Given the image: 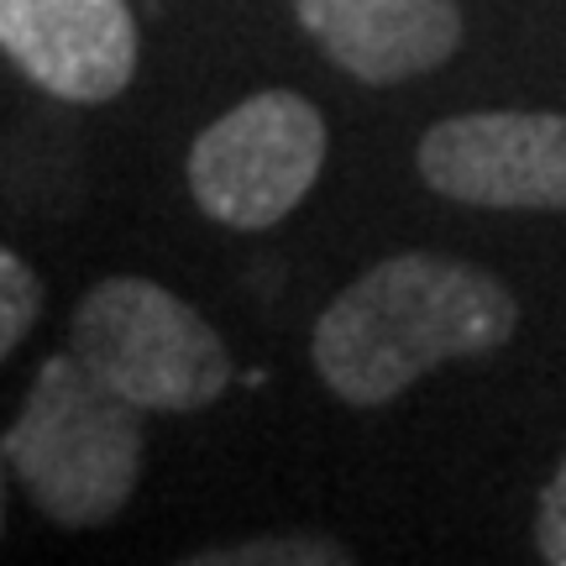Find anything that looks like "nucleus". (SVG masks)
<instances>
[{
	"mask_svg": "<svg viewBox=\"0 0 566 566\" xmlns=\"http://www.w3.org/2000/svg\"><path fill=\"white\" fill-rule=\"evenodd\" d=\"M69 352L142 409L189 415L221 399L231 357L221 336L163 283H95L69 325Z\"/></svg>",
	"mask_w": 566,
	"mask_h": 566,
	"instance_id": "nucleus-3",
	"label": "nucleus"
},
{
	"mask_svg": "<svg viewBox=\"0 0 566 566\" xmlns=\"http://www.w3.org/2000/svg\"><path fill=\"white\" fill-rule=\"evenodd\" d=\"M0 446L32 504L53 525H105L122 514L137 488L142 405L116 394L74 352H59L42 363L38 384Z\"/></svg>",
	"mask_w": 566,
	"mask_h": 566,
	"instance_id": "nucleus-2",
	"label": "nucleus"
},
{
	"mask_svg": "<svg viewBox=\"0 0 566 566\" xmlns=\"http://www.w3.org/2000/svg\"><path fill=\"white\" fill-rule=\"evenodd\" d=\"M0 462H6V446H0ZM0 530H6V488H0Z\"/></svg>",
	"mask_w": 566,
	"mask_h": 566,
	"instance_id": "nucleus-11",
	"label": "nucleus"
},
{
	"mask_svg": "<svg viewBox=\"0 0 566 566\" xmlns=\"http://www.w3.org/2000/svg\"><path fill=\"white\" fill-rule=\"evenodd\" d=\"M535 541H541V556L556 566H566V462L562 472L551 478L546 499H541V520H535Z\"/></svg>",
	"mask_w": 566,
	"mask_h": 566,
	"instance_id": "nucleus-10",
	"label": "nucleus"
},
{
	"mask_svg": "<svg viewBox=\"0 0 566 566\" xmlns=\"http://www.w3.org/2000/svg\"><path fill=\"white\" fill-rule=\"evenodd\" d=\"M38 310H42L38 273L21 263L17 252H6V247H0V363H6V357L21 346V336L32 331Z\"/></svg>",
	"mask_w": 566,
	"mask_h": 566,
	"instance_id": "nucleus-8",
	"label": "nucleus"
},
{
	"mask_svg": "<svg viewBox=\"0 0 566 566\" xmlns=\"http://www.w3.org/2000/svg\"><path fill=\"white\" fill-rule=\"evenodd\" d=\"M0 53L59 101H111L137 69L126 0H0Z\"/></svg>",
	"mask_w": 566,
	"mask_h": 566,
	"instance_id": "nucleus-6",
	"label": "nucleus"
},
{
	"mask_svg": "<svg viewBox=\"0 0 566 566\" xmlns=\"http://www.w3.org/2000/svg\"><path fill=\"white\" fill-rule=\"evenodd\" d=\"M325 59L363 84H405L441 69L462 42L457 0H294Z\"/></svg>",
	"mask_w": 566,
	"mask_h": 566,
	"instance_id": "nucleus-7",
	"label": "nucleus"
},
{
	"mask_svg": "<svg viewBox=\"0 0 566 566\" xmlns=\"http://www.w3.org/2000/svg\"><path fill=\"white\" fill-rule=\"evenodd\" d=\"M514 325V294L493 273L436 252H399L325 304L310 352L336 399L378 409L430 367L504 346Z\"/></svg>",
	"mask_w": 566,
	"mask_h": 566,
	"instance_id": "nucleus-1",
	"label": "nucleus"
},
{
	"mask_svg": "<svg viewBox=\"0 0 566 566\" xmlns=\"http://www.w3.org/2000/svg\"><path fill=\"white\" fill-rule=\"evenodd\" d=\"M420 174L436 195L483 210H566V116L472 111L436 122Z\"/></svg>",
	"mask_w": 566,
	"mask_h": 566,
	"instance_id": "nucleus-5",
	"label": "nucleus"
},
{
	"mask_svg": "<svg viewBox=\"0 0 566 566\" xmlns=\"http://www.w3.org/2000/svg\"><path fill=\"white\" fill-rule=\"evenodd\" d=\"M263 566V562H346L342 546H325V541H263V546H242V551H200L189 556V566Z\"/></svg>",
	"mask_w": 566,
	"mask_h": 566,
	"instance_id": "nucleus-9",
	"label": "nucleus"
},
{
	"mask_svg": "<svg viewBox=\"0 0 566 566\" xmlns=\"http://www.w3.org/2000/svg\"><path fill=\"white\" fill-rule=\"evenodd\" d=\"M321 163V111L294 90H263L200 132L189 153V189L210 221L263 231L310 195Z\"/></svg>",
	"mask_w": 566,
	"mask_h": 566,
	"instance_id": "nucleus-4",
	"label": "nucleus"
}]
</instances>
